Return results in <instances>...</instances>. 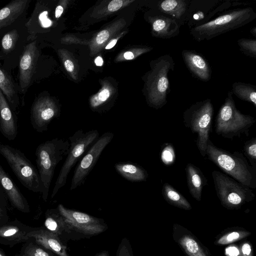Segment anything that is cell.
<instances>
[{
	"label": "cell",
	"mask_w": 256,
	"mask_h": 256,
	"mask_svg": "<svg viewBox=\"0 0 256 256\" xmlns=\"http://www.w3.org/2000/svg\"><path fill=\"white\" fill-rule=\"evenodd\" d=\"M206 154L208 159L226 174L250 188H256V169L252 168L244 155L232 153L216 146L209 138Z\"/></svg>",
	"instance_id": "6da1fadb"
},
{
	"label": "cell",
	"mask_w": 256,
	"mask_h": 256,
	"mask_svg": "<svg viewBox=\"0 0 256 256\" xmlns=\"http://www.w3.org/2000/svg\"><path fill=\"white\" fill-rule=\"evenodd\" d=\"M256 12L251 7L226 10L208 22L192 28L190 34L196 41L208 40L241 28L253 21Z\"/></svg>",
	"instance_id": "7a4b0ae2"
},
{
	"label": "cell",
	"mask_w": 256,
	"mask_h": 256,
	"mask_svg": "<svg viewBox=\"0 0 256 256\" xmlns=\"http://www.w3.org/2000/svg\"><path fill=\"white\" fill-rule=\"evenodd\" d=\"M69 148L68 140L56 138L40 144L36 148V160L42 188V198L44 202L48 200L56 168L66 156Z\"/></svg>",
	"instance_id": "3957f363"
},
{
	"label": "cell",
	"mask_w": 256,
	"mask_h": 256,
	"mask_svg": "<svg viewBox=\"0 0 256 256\" xmlns=\"http://www.w3.org/2000/svg\"><path fill=\"white\" fill-rule=\"evenodd\" d=\"M254 118L242 113L236 107L230 91L218 110L215 120L216 133L224 138L232 139L243 134H249L250 129L255 123Z\"/></svg>",
	"instance_id": "277c9868"
},
{
	"label": "cell",
	"mask_w": 256,
	"mask_h": 256,
	"mask_svg": "<svg viewBox=\"0 0 256 256\" xmlns=\"http://www.w3.org/2000/svg\"><path fill=\"white\" fill-rule=\"evenodd\" d=\"M214 113V106L210 98L192 104L183 113L184 124L196 134V145L203 157L206 155V144L210 138Z\"/></svg>",
	"instance_id": "5b68a950"
},
{
	"label": "cell",
	"mask_w": 256,
	"mask_h": 256,
	"mask_svg": "<svg viewBox=\"0 0 256 256\" xmlns=\"http://www.w3.org/2000/svg\"><path fill=\"white\" fill-rule=\"evenodd\" d=\"M212 178L216 196L221 204L227 209H239L255 197L250 188L225 174L214 170Z\"/></svg>",
	"instance_id": "8992f818"
},
{
	"label": "cell",
	"mask_w": 256,
	"mask_h": 256,
	"mask_svg": "<svg viewBox=\"0 0 256 256\" xmlns=\"http://www.w3.org/2000/svg\"><path fill=\"white\" fill-rule=\"evenodd\" d=\"M0 154L25 188L32 192L42 193V188L38 170L22 152L0 144Z\"/></svg>",
	"instance_id": "52a82bcc"
},
{
	"label": "cell",
	"mask_w": 256,
	"mask_h": 256,
	"mask_svg": "<svg viewBox=\"0 0 256 256\" xmlns=\"http://www.w3.org/2000/svg\"><path fill=\"white\" fill-rule=\"evenodd\" d=\"M174 65L172 57L168 54L161 56L152 63L149 79L148 101L154 108H160L167 103L170 91L168 73L174 70Z\"/></svg>",
	"instance_id": "ba28073f"
},
{
	"label": "cell",
	"mask_w": 256,
	"mask_h": 256,
	"mask_svg": "<svg viewBox=\"0 0 256 256\" xmlns=\"http://www.w3.org/2000/svg\"><path fill=\"white\" fill-rule=\"evenodd\" d=\"M98 138L99 132L97 130H90L86 132L79 130L68 138V152L56 181L52 198L66 184L68 175L76 163Z\"/></svg>",
	"instance_id": "9c48e42d"
},
{
	"label": "cell",
	"mask_w": 256,
	"mask_h": 256,
	"mask_svg": "<svg viewBox=\"0 0 256 256\" xmlns=\"http://www.w3.org/2000/svg\"><path fill=\"white\" fill-rule=\"evenodd\" d=\"M237 5L236 1L232 0H190L185 24L190 29L202 25L214 19L218 14Z\"/></svg>",
	"instance_id": "30bf717a"
},
{
	"label": "cell",
	"mask_w": 256,
	"mask_h": 256,
	"mask_svg": "<svg viewBox=\"0 0 256 256\" xmlns=\"http://www.w3.org/2000/svg\"><path fill=\"white\" fill-rule=\"evenodd\" d=\"M57 208L71 228L86 238L101 234L108 228V225L102 218L68 208L62 204H59Z\"/></svg>",
	"instance_id": "8fae6325"
},
{
	"label": "cell",
	"mask_w": 256,
	"mask_h": 256,
	"mask_svg": "<svg viewBox=\"0 0 256 256\" xmlns=\"http://www.w3.org/2000/svg\"><path fill=\"white\" fill-rule=\"evenodd\" d=\"M114 136V134L111 132L104 133L88 150L75 169L70 190H74L84 182L102 152L110 143Z\"/></svg>",
	"instance_id": "7c38bea8"
},
{
	"label": "cell",
	"mask_w": 256,
	"mask_h": 256,
	"mask_svg": "<svg viewBox=\"0 0 256 256\" xmlns=\"http://www.w3.org/2000/svg\"><path fill=\"white\" fill-rule=\"evenodd\" d=\"M44 226L46 230L56 235L66 245L70 240H76L85 238L66 222L57 208L46 210Z\"/></svg>",
	"instance_id": "4fadbf2b"
},
{
	"label": "cell",
	"mask_w": 256,
	"mask_h": 256,
	"mask_svg": "<svg viewBox=\"0 0 256 256\" xmlns=\"http://www.w3.org/2000/svg\"><path fill=\"white\" fill-rule=\"evenodd\" d=\"M56 114V108L50 100L37 99L34 102L30 110V122L32 128L38 132L46 131Z\"/></svg>",
	"instance_id": "5bb4252c"
},
{
	"label": "cell",
	"mask_w": 256,
	"mask_h": 256,
	"mask_svg": "<svg viewBox=\"0 0 256 256\" xmlns=\"http://www.w3.org/2000/svg\"><path fill=\"white\" fill-rule=\"evenodd\" d=\"M172 238L188 256H211L209 250L186 228L174 224Z\"/></svg>",
	"instance_id": "9a60e30c"
},
{
	"label": "cell",
	"mask_w": 256,
	"mask_h": 256,
	"mask_svg": "<svg viewBox=\"0 0 256 256\" xmlns=\"http://www.w3.org/2000/svg\"><path fill=\"white\" fill-rule=\"evenodd\" d=\"M34 228L18 220L0 224V244L12 247L18 244L26 242L30 239L28 233Z\"/></svg>",
	"instance_id": "2e32d148"
},
{
	"label": "cell",
	"mask_w": 256,
	"mask_h": 256,
	"mask_svg": "<svg viewBox=\"0 0 256 256\" xmlns=\"http://www.w3.org/2000/svg\"><path fill=\"white\" fill-rule=\"evenodd\" d=\"M182 56L186 66L194 76L203 82L210 80L212 69L202 54L193 50H184Z\"/></svg>",
	"instance_id": "e0dca14e"
},
{
	"label": "cell",
	"mask_w": 256,
	"mask_h": 256,
	"mask_svg": "<svg viewBox=\"0 0 256 256\" xmlns=\"http://www.w3.org/2000/svg\"><path fill=\"white\" fill-rule=\"evenodd\" d=\"M35 42L27 44L20 56L19 64V82L20 90L25 93L34 75L36 58Z\"/></svg>",
	"instance_id": "ac0fdd59"
},
{
	"label": "cell",
	"mask_w": 256,
	"mask_h": 256,
	"mask_svg": "<svg viewBox=\"0 0 256 256\" xmlns=\"http://www.w3.org/2000/svg\"><path fill=\"white\" fill-rule=\"evenodd\" d=\"M0 185L13 207L22 212H30V206L26 199L0 164Z\"/></svg>",
	"instance_id": "d6986e66"
},
{
	"label": "cell",
	"mask_w": 256,
	"mask_h": 256,
	"mask_svg": "<svg viewBox=\"0 0 256 256\" xmlns=\"http://www.w3.org/2000/svg\"><path fill=\"white\" fill-rule=\"evenodd\" d=\"M30 238L57 256H70L66 245L54 234L43 228H35L28 234Z\"/></svg>",
	"instance_id": "ffe728a7"
},
{
	"label": "cell",
	"mask_w": 256,
	"mask_h": 256,
	"mask_svg": "<svg viewBox=\"0 0 256 256\" xmlns=\"http://www.w3.org/2000/svg\"><path fill=\"white\" fill-rule=\"evenodd\" d=\"M0 132L9 140H14L18 132L16 117L0 89Z\"/></svg>",
	"instance_id": "44dd1931"
},
{
	"label": "cell",
	"mask_w": 256,
	"mask_h": 256,
	"mask_svg": "<svg viewBox=\"0 0 256 256\" xmlns=\"http://www.w3.org/2000/svg\"><path fill=\"white\" fill-rule=\"evenodd\" d=\"M152 28L154 36L163 39L177 36L180 32V25L174 19L162 14L152 20Z\"/></svg>",
	"instance_id": "7402d4cb"
},
{
	"label": "cell",
	"mask_w": 256,
	"mask_h": 256,
	"mask_svg": "<svg viewBox=\"0 0 256 256\" xmlns=\"http://www.w3.org/2000/svg\"><path fill=\"white\" fill-rule=\"evenodd\" d=\"M185 171L186 182L191 196L200 202L203 188L208 185V180L201 170L192 163L186 164Z\"/></svg>",
	"instance_id": "603a6c76"
},
{
	"label": "cell",
	"mask_w": 256,
	"mask_h": 256,
	"mask_svg": "<svg viewBox=\"0 0 256 256\" xmlns=\"http://www.w3.org/2000/svg\"><path fill=\"white\" fill-rule=\"evenodd\" d=\"M190 0H164L158 4L160 12L177 21L180 26L185 24L186 16Z\"/></svg>",
	"instance_id": "cb8c5ba5"
},
{
	"label": "cell",
	"mask_w": 256,
	"mask_h": 256,
	"mask_svg": "<svg viewBox=\"0 0 256 256\" xmlns=\"http://www.w3.org/2000/svg\"><path fill=\"white\" fill-rule=\"evenodd\" d=\"M28 0H15L10 2L0 10V29L14 22L24 11Z\"/></svg>",
	"instance_id": "d4e9b609"
},
{
	"label": "cell",
	"mask_w": 256,
	"mask_h": 256,
	"mask_svg": "<svg viewBox=\"0 0 256 256\" xmlns=\"http://www.w3.org/2000/svg\"><path fill=\"white\" fill-rule=\"evenodd\" d=\"M117 172L130 182L146 181L148 174L142 167L132 162H118L114 165Z\"/></svg>",
	"instance_id": "484cf974"
},
{
	"label": "cell",
	"mask_w": 256,
	"mask_h": 256,
	"mask_svg": "<svg viewBox=\"0 0 256 256\" xmlns=\"http://www.w3.org/2000/svg\"><path fill=\"white\" fill-rule=\"evenodd\" d=\"M162 194L165 200L174 206L187 210L192 208L186 198L168 182L163 184Z\"/></svg>",
	"instance_id": "4316f807"
},
{
	"label": "cell",
	"mask_w": 256,
	"mask_h": 256,
	"mask_svg": "<svg viewBox=\"0 0 256 256\" xmlns=\"http://www.w3.org/2000/svg\"><path fill=\"white\" fill-rule=\"evenodd\" d=\"M231 92L238 98L252 104L256 108V86L242 82H234L232 84Z\"/></svg>",
	"instance_id": "83f0119b"
},
{
	"label": "cell",
	"mask_w": 256,
	"mask_h": 256,
	"mask_svg": "<svg viewBox=\"0 0 256 256\" xmlns=\"http://www.w3.org/2000/svg\"><path fill=\"white\" fill-rule=\"evenodd\" d=\"M250 234V232L242 228H232L226 229L218 236L214 244L217 245L228 244L244 238Z\"/></svg>",
	"instance_id": "f1b7e54d"
},
{
	"label": "cell",
	"mask_w": 256,
	"mask_h": 256,
	"mask_svg": "<svg viewBox=\"0 0 256 256\" xmlns=\"http://www.w3.org/2000/svg\"><path fill=\"white\" fill-rule=\"evenodd\" d=\"M0 89L8 100L12 109L16 110L18 101L14 86L10 78L0 68Z\"/></svg>",
	"instance_id": "f546056e"
},
{
	"label": "cell",
	"mask_w": 256,
	"mask_h": 256,
	"mask_svg": "<svg viewBox=\"0 0 256 256\" xmlns=\"http://www.w3.org/2000/svg\"><path fill=\"white\" fill-rule=\"evenodd\" d=\"M28 256H56L49 250L38 244L34 241L26 242L22 248L21 252Z\"/></svg>",
	"instance_id": "4dcf8cb0"
},
{
	"label": "cell",
	"mask_w": 256,
	"mask_h": 256,
	"mask_svg": "<svg viewBox=\"0 0 256 256\" xmlns=\"http://www.w3.org/2000/svg\"><path fill=\"white\" fill-rule=\"evenodd\" d=\"M240 50L250 58H256V40L242 38L237 41Z\"/></svg>",
	"instance_id": "1f68e13d"
},
{
	"label": "cell",
	"mask_w": 256,
	"mask_h": 256,
	"mask_svg": "<svg viewBox=\"0 0 256 256\" xmlns=\"http://www.w3.org/2000/svg\"><path fill=\"white\" fill-rule=\"evenodd\" d=\"M18 38V34L16 30H12L6 34L2 40V46L4 51L8 53L14 48Z\"/></svg>",
	"instance_id": "d6a6232c"
},
{
	"label": "cell",
	"mask_w": 256,
	"mask_h": 256,
	"mask_svg": "<svg viewBox=\"0 0 256 256\" xmlns=\"http://www.w3.org/2000/svg\"><path fill=\"white\" fill-rule=\"evenodd\" d=\"M244 154L248 158L250 166L256 169V138L246 141L244 144L243 150Z\"/></svg>",
	"instance_id": "836d02e7"
},
{
	"label": "cell",
	"mask_w": 256,
	"mask_h": 256,
	"mask_svg": "<svg viewBox=\"0 0 256 256\" xmlns=\"http://www.w3.org/2000/svg\"><path fill=\"white\" fill-rule=\"evenodd\" d=\"M160 158L166 166L172 164L176 160V153L172 145L170 143L164 144L162 148Z\"/></svg>",
	"instance_id": "e575fe53"
},
{
	"label": "cell",
	"mask_w": 256,
	"mask_h": 256,
	"mask_svg": "<svg viewBox=\"0 0 256 256\" xmlns=\"http://www.w3.org/2000/svg\"><path fill=\"white\" fill-rule=\"evenodd\" d=\"M116 256H134L128 240L124 238L118 246Z\"/></svg>",
	"instance_id": "d590c367"
},
{
	"label": "cell",
	"mask_w": 256,
	"mask_h": 256,
	"mask_svg": "<svg viewBox=\"0 0 256 256\" xmlns=\"http://www.w3.org/2000/svg\"><path fill=\"white\" fill-rule=\"evenodd\" d=\"M238 256H254L252 246L249 242H244L240 246Z\"/></svg>",
	"instance_id": "8d00e7d4"
},
{
	"label": "cell",
	"mask_w": 256,
	"mask_h": 256,
	"mask_svg": "<svg viewBox=\"0 0 256 256\" xmlns=\"http://www.w3.org/2000/svg\"><path fill=\"white\" fill-rule=\"evenodd\" d=\"M6 200L0 199V224L8 222Z\"/></svg>",
	"instance_id": "74e56055"
},
{
	"label": "cell",
	"mask_w": 256,
	"mask_h": 256,
	"mask_svg": "<svg viewBox=\"0 0 256 256\" xmlns=\"http://www.w3.org/2000/svg\"><path fill=\"white\" fill-rule=\"evenodd\" d=\"M108 32L106 30H103L98 34L96 37V42L98 44H102L108 39Z\"/></svg>",
	"instance_id": "f35d334b"
},
{
	"label": "cell",
	"mask_w": 256,
	"mask_h": 256,
	"mask_svg": "<svg viewBox=\"0 0 256 256\" xmlns=\"http://www.w3.org/2000/svg\"><path fill=\"white\" fill-rule=\"evenodd\" d=\"M122 5V1L120 0H112L108 5V10L110 12H114L120 9Z\"/></svg>",
	"instance_id": "ab89813d"
},
{
	"label": "cell",
	"mask_w": 256,
	"mask_h": 256,
	"mask_svg": "<svg viewBox=\"0 0 256 256\" xmlns=\"http://www.w3.org/2000/svg\"><path fill=\"white\" fill-rule=\"evenodd\" d=\"M110 96V92L107 89L102 90L98 95L100 102H102L106 100Z\"/></svg>",
	"instance_id": "60d3db41"
},
{
	"label": "cell",
	"mask_w": 256,
	"mask_h": 256,
	"mask_svg": "<svg viewBox=\"0 0 256 256\" xmlns=\"http://www.w3.org/2000/svg\"><path fill=\"white\" fill-rule=\"evenodd\" d=\"M47 12H44L41 14L40 17L42 20V25L44 27H48L51 25V22L50 20L46 18Z\"/></svg>",
	"instance_id": "b9f144b4"
},
{
	"label": "cell",
	"mask_w": 256,
	"mask_h": 256,
	"mask_svg": "<svg viewBox=\"0 0 256 256\" xmlns=\"http://www.w3.org/2000/svg\"><path fill=\"white\" fill-rule=\"evenodd\" d=\"M64 66L66 70L70 72H72L74 69V64L69 60H67L64 62Z\"/></svg>",
	"instance_id": "7bdbcfd3"
},
{
	"label": "cell",
	"mask_w": 256,
	"mask_h": 256,
	"mask_svg": "<svg viewBox=\"0 0 256 256\" xmlns=\"http://www.w3.org/2000/svg\"><path fill=\"white\" fill-rule=\"evenodd\" d=\"M62 12H63V8L60 6H58L56 8V11H55L56 18H59L62 14Z\"/></svg>",
	"instance_id": "ee69618b"
},
{
	"label": "cell",
	"mask_w": 256,
	"mask_h": 256,
	"mask_svg": "<svg viewBox=\"0 0 256 256\" xmlns=\"http://www.w3.org/2000/svg\"><path fill=\"white\" fill-rule=\"evenodd\" d=\"M124 56L126 60H132L134 58V54L131 52H127L124 54Z\"/></svg>",
	"instance_id": "f6af8a7d"
},
{
	"label": "cell",
	"mask_w": 256,
	"mask_h": 256,
	"mask_svg": "<svg viewBox=\"0 0 256 256\" xmlns=\"http://www.w3.org/2000/svg\"><path fill=\"white\" fill-rule=\"evenodd\" d=\"M96 64L98 66H102L103 64V60L100 56H98L94 60Z\"/></svg>",
	"instance_id": "bcb514c9"
},
{
	"label": "cell",
	"mask_w": 256,
	"mask_h": 256,
	"mask_svg": "<svg viewBox=\"0 0 256 256\" xmlns=\"http://www.w3.org/2000/svg\"><path fill=\"white\" fill-rule=\"evenodd\" d=\"M6 198L4 191L0 185V199L6 200Z\"/></svg>",
	"instance_id": "7dc6e473"
},
{
	"label": "cell",
	"mask_w": 256,
	"mask_h": 256,
	"mask_svg": "<svg viewBox=\"0 0 256 256\" xmlns=\"http://www.w3.org/2000/svg\"><path fill=\"white\" fill-rule=\"evenodd\" d=\"M117 40L114 39L111 41L106 47V49H110L112 48L116 44Z\"/></svg>",
	"instance_id": "c3c4849f"
},
{
	"label": "cell",
	"mask_w": 256,
	"mask_h": 256,
	"mask_svg": "<svg viewBox=\"0 0 256 256\" xmlns=\"http://www.w3.org/2000/svg\"><path fill=\"white\" fill-rule=\"evenodd\" d=\"M94 256H110V255L108 251L103 250L97 253Z\"/></svg>",
	"instance_id": "681fc988"
},
{
	"label": "cell",
	"mask_w": 256,
	"mask_h": 256,
	"mask_svg": "<svg viewBox=\"0 0 256 256\" xmlns=\"http://www.w3.org/2000/svg\"><path fill=\"white\" fill-rule=\"evenodd\" d=\"M250 32L253 36L254 37L256 36V26H254V27L252 28L250 30Z\"/></svg>",
	"instance_id": "f907efd6"
},
{
	"label": "cell",
	"mask_w": 256,
	"mask_h": 256,
	"mask_svg": "<svg viewBox=\"0 0 256 256\" xmlns=\"http://www.w3.org/2000/svg\"><path fill=\"white\" fill-rule=\"evenodd\" d=\"M0 256H6L4 252L0 248Z\"/></svg>",
	"instance_id": "816d5d0a"
},
{
	"label": "cell",
	"mask_w": 256,
	"mask_h": 256,
	"mask_svg": "<svg viewBox=\"0 0 256 256\" xmlns=\"http://www.w3.org/2000/svg\"><path fill=\"white\" fill-rule=\"evenodd\" d=\"M16 256H26L24 254L20 253V254H17Z\"/></svg>",
	"instance_id": "f5cc1de1"
}]
</instances>
